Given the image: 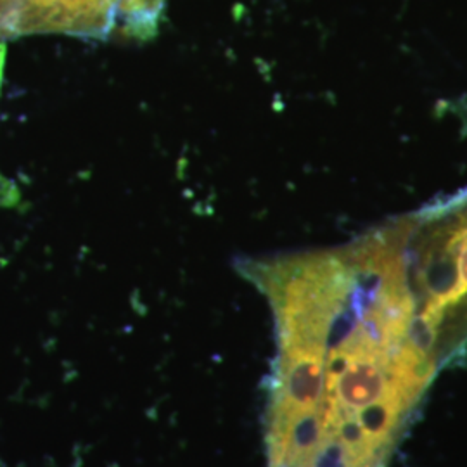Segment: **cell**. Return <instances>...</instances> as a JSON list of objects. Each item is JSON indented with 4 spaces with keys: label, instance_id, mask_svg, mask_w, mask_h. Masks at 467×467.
I'll use <instances>...</instances> for the list:
<instances>
[{
    "label": "cell",
    "instance_id": "1",
    "mask_svg": "<svg viewBox=\"0 0 467 467\" xmlns=\"http://www.w3.org/2000/svg\"><path fill=\"white\" fill-rule=\"evenodd\" d=\"M167 0H0V42L28 35L148 40Z\"/></svg>",
    "mask_w": 467,
    "mask_h": 467
},
{
    "label": "cell",
    "instance_id": "2",
    "mask_svg": "<svg viewBox=\"0 0 467 467\" xmlns=\"http://www.w3.org/2000/svg\"><path fill=\"white\" fill-rule=\"evenodd\" d=\"M5 56L7 49L5 44L0 42V88L4 84V69H5ZM19 201V191L2 171H0V208H11Z\"/></svg>",
    "mask_w": 467,
    "mask_h": 467
}]
</instances>
